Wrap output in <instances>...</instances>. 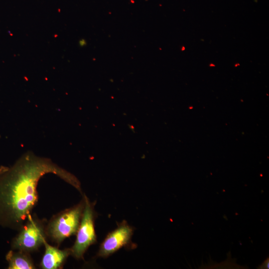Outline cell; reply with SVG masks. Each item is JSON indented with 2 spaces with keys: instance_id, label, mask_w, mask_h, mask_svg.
Listing matches in <instances>:
<instances>
[{
  "instance_id": "obj_6",
  "label": "cell",
  "mask_w": 269,
  "mask_h": 269,
  "mask_svg": "<svg viewBox=\"0 0 269 269\" xmlns=\"http://www.w3.org/2000/svg\"><path fill=\"white\" fill-rule=\"evenodd\" d=\"M43 244L45 250L40 263V267L43 269H56L60 268L71 254L70 249L59 250L49 245L46 241Z\"/></svg>"
},
{
  "instance_id": "obj_5",
  "label": "cell",
  "mask_w": 269,
  "mask_h": 269,
  "mask_svg": "<svg viewBox=\"0 0 269 269\" xmlns=\"http://www.w3.org/2000/svg\"><path fill=\"white\" fill-rule=\"evenodd\" d=\"M133 232L127 224H122L107 235L100 245L98 256L106 258L117 251L130 242Z\"/></svg>"
},
{
  "instance_id": "obj_3",
  "label": "cell",
  "mask_w": 269,
  "mask_h": 269,
  "mask_svg": "<svg viewBox=\"0 0 269 269\" xmlns=\"http://www.w3.org/2000/svg\"><path fill=\"white\" fill-rule=\"evenodd\" d=\"M84 208L81 221L77 231L74 245L70 249L71 255L77 259H82L88 248L96 241L93 209L88 198L84 196Z\"/></svg>"
},
{
  "instance_id": "obj_4",
  "label": "cell",
  "mask_w": 269,
  "mask_h": 269,
  "mask_svg": "<svg viewBox=\"0 0 269 269\" xmlns=\"http://www.w3.org/2000/svg\"><path fill=\"white\" fill-rule=\"evenodd\" d=\"M19 234L13 239L11 248L13 250L29 252L36 250L45 240V234L43 224L28 216L27 221L20 229Z\"/></svg>"
},
{
  "instance_id": "obj_1",
  "label": "cell",
  "mask_w": 269,
  "mask_h": 269,
  "mask_svg": "<svg viewBox=\"0 0 269 269\" xmlns=\"http://www.w3.org/2000/svg\"><path fill=\"white\" fill-rule=\"evenodd\" d=\"M47 173L56 175L81 192L75 175L32 152L23 154L10 166H0V226L21 228L38 201V182Z\"/></svg>"
},
{
  "instance_id": "obj_7",
  "label": "cell",
  "mask_w": 269,
  "mask_h": 269,
  "mask_svg": "<svg viewBox=\"0 0 269 269\" xmlns=\"http://www.w3.org/2000/svg\"><path fill=\"white\" fill-rule=\"evenodd\" d=\"M8 269H32L35 266L27 252L9 251L5 256Z\"/></svg>"
},
{
  "instance_id": "obj_2",
  "label": "cell",
  "mask_w": 269,
  "mask_h": 269,
  "mask_svg": "<svg viewBox=\"0 0 269 269\" xmlns=\"http://www.w3.org/2000/svg\"><path fill=\"white\" fill-rule=\"evenodd\" d=\"M84 208V201L55 216L48 225L47 233L57 244L77 232Z\"/></svg>"
}]
</instances>
